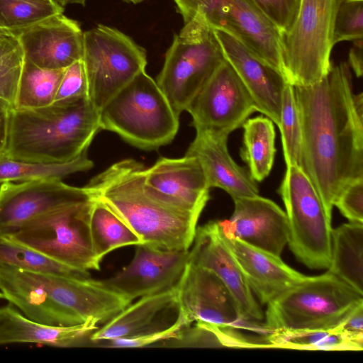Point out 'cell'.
I'll use <instances>...</instances> for the list:
<instances>
[{"label":"cell","mask_w":363,"mask_h":363,"mask_svg":"<svg viewBox=\"0 0 363 363\" xmlns=\"http://www.w3.org/2000/svg\"><path fill=\"white\" fill-rule=\"evenodd\" d=\"M301 125L298 167L332 218L334 202L363 178V94L353 91L347 62L332 65L320 81L294 86Z\"/></svg>","instance_id":"cell-1"},{"label":"cell","mask_w":363,"mask_h":363,"mask_svg":"<svg viewBox=\"0 0 363 363\" xmlns=\"http://www.w3.org/2000/svg\"><path fill=\"white\" fill-rule=\"evenodd\" d=\"M0 298H1V296H0Z\"/></svg>","instance_id":"cell-47"},{"label":"cell","mask_w":363,"mask_h":363,"mask_svg":"<svg viewBox=\"0 0 363 363\" xmlns=\"http://www.w3.org/2000/svg\"><path fill=\"white\" fill-rule=\"evenodd\" d=\"M333 331L363 345V303L355 307Z\"/></svg>","instance_id":"cell-41"},{"label":"cell","mask_w":363,"mask_h":363,"mask_svg":"<svg viewBox=\"0 0 363 363\" xmlns=\"http://www.w3.org/2000/svg\"><path fill=\"white\" fill-rule=\"evenodd\" d=\"M9 111L0 107V156L4 155L9 131Z\"/></svg>","instance_id":"cell-43"},{"label":"cell","mask_w":363,"mask_h":363,"mask_svg":"<svg viewBox=\"0 0 363 363\" xmlns=\"http://www.w3.org/2000/svg\"><path fill=\"white\" fill-rule=\"evenodd\" d=\"M93 250L101 262L113 250L142 244L139 237L107 205L93 197L89 218Z\"/></svg>","instance_id":"cell-28"},{"label":"cell","mask_w":363,"mask_h":363,"mask_svg":"<svg viewBox=\"0 0 363 363\" xmlns=\"http://www.w3.org/2000/svg\"><path fill=\"white\" fill-rule=\"evenodd\" d=\"M279 194L286 208L291 252L308 268L327 269L331 256V218L299 167L286 166Z\"/></svg>","instance_id":"cell-8"},{"label":"cell","mask_w":363,"mask_h":363,"mask_svg":"<svg viewBox=\"0 0 363 363\" xmlns=\"http://www.w3.org/2000/svg\"><path fill=\"white\" fill-rule=\"evenodd\" d=\"M189 325L182 315L179 320L170 328L165 330L153 333L151 334L120 337L108 340H102L94 342L96 345L104 347L114 348H135L143 347L153 345L157 342L167 341L177 337L178 333L184 327Z\"/></svg>","instance_id":"cell-38"},{"label":"cell","mask_w":363,"mask_h":363,"mask_svg":"<svg viewBox=\"0 0 363 363\" xmlns=\"http://www.w3.org/2000/svg\"><path fill=\"white\" fill-rule=\"evenodd\" d=\"M284 157L286 166L299 165L301 148V125L294 86L286 83L282 95L280 123Z\"/></svg>","instance_id":"cell-35"},{"label":"cell","mask_w":363,"mask_h":363,"mask_svg":"<svg viewBox=\"0 0 363 363\" xmlns=\"http://www.w3.org/2000/svg\"><path fill=\"white\" fill-rule=\"evenodd\" d=\"M342 0H301L293 24L280 32L284 76L293 86L320 81L330 70L335 21Z\"/></svg>","instance_id":"cell-7"},{"label":"cell","mask_w":363,"mask_h":363,"mask_svg":"<svg viewBox=\"0 0 363 363\" xmlns=\"http://www.w3.org/2000/svg\"><path fill=\"white\" fill-rule=\"evenodd\" d=\"M91 199L74 204L26 224L6 237L84 272L99 270L93 250L89 218Z\"/></svg>","instance_id":"cell-9"},{"label":"cell","mask_w":363,"mask_h":363,"mask_svg":"<svg viewBox=\"0 0 363 363\" xmlns=\"http://www.w3.org/2000/svg\"><path fill=\"white\" fill-rule=\"evenodd\" d=\"M228 136L196 133L185 155L196 157L210 188L218 187L232 199L259 195L249 171L239 166L229 154Z\"/></svg>","instance_id":"cell-23"},{"label":"cell","mask_w":363,"mask_h":363,"mask_svg":"<svg viewBox=\"0 0 363 363\" xmlns=\"http://www.w3.org/2000/svg\"><path fill=\"white\" fill-rule=\"evenodd\" d=\"M181 315L176 286L163 292L143 296L133 304H129L93 332L89 340L96 342L165 330Z\"/></svg>","instance_id":"cell-21"},{"label":"cell","mask_w":363,"mask_h":363,"mask_svg":"<svg viewBox=\"0 0 363 363\" xmlns=\"http://www.w3.org/2000/svg\"><path fill=\"white\" fill-rule=\"evenodd\" d=\"M0 296L38 323L53 326L79 325L53 301L33 273L0 266Z\"/></svg>","instance_id":"cell-24"},{"label":"cell","mask_w":363,"mask_h":363,"mask_svg":"<svg viewBox=\"0 0 363 363\" xmlns=\"http://www.w3.org/2000/svg\"><path fill=\"white\" fill-rule=\"evenodd\" d=\"M24 57L48 69H65L82 60L84 32L63 13L48 17L16 35Z\"/></svg>","instance_id":"cell-16"},{"label":"cell","mask_w":363,"mask_h":363,"mask_svg":"<svg viewBox=\"0 0 363 363\" xmlns=\"http://www.w3.org/2000/svg\"><path fill=\"white\" fill-rule=\"evenodd\" d=\"M59 6L65 7L69 4H80L84 6L87 0H52Z\"/></svg>","instance_id":"cell-44"},{"label":"cell","mask_w":363,"mask_h":363,"mask_svg":"<svg viewBox=\"0 0 363 363\" xmlns=\"http://www.w3.org/2000/svg\"><path fill=\"white\" fill-rule=\"evenodd\" d=\"M242 126L241 157L247 164L253 179L262 182L269 174L274 164L276 152L274 123L267 116H257L247 119Z\"/></svg>","instance_id":"cell-27"},{"label":"cell","mask_w":363,"mask_h":363,"mask_svg":"<svg viewBox=\"0 0 363 363\" xmlns=\"http://www.w3.org/2000/svg\"><path fill=\"white\" fill-rule=\"evenodd\" d=\"M179 116L145 70L99 111L101 130L114 132L144 150L156 149L172 142L179 129Z\"/></svg>","instance_id":"cell-5"},{"label":"cell","mask_w":363,"mask_h":363,"mask_svg":"<svg viewBox=\"0 0 363 363\" xmlns=\"http://www.w3.org/2000/svg\"><path fill=\"white\" fill-rule=\"evenodd\" d=\"M271 348L362 351L363 345L333 330H274L266 335Z\"/></svg>","instance_id":"cell-32"},{"label":"cell","mask_w":363,"mask_h":363,"mask_svg":"<svg viewBox=\"0 0 363 363\" xmlns=\"http://www.w3.org/2000/svg\"><path fill=\"white\" fill-rule=\"evenodd\" d=\"M64 71L39 67L24 57L15 108H37L52 104Z\"/></svg>","instance_id":"cell-30"},{"label":"cell","mask_w":363,"mask_h":363,"mask_svg":"<svg viewBox=\"0 0 363 363\" xmlns=\"http://www.w3.org/2000/svg\"><path fill=\"white\" fill-rule=\"evenodd\" d=\"M88 97V84L82 60L65 69L55 101L59 103Z\"/></svg>","instance_id":"cell-37"},{"label":"cell","mask_w":363,"mask_h":363,"mask_svg":"<svg viewBox=\"0 0 363 363\" xmlns=\"http://www.w3.org/2000/svg\"><path fill=\"white\" fill-rule=\"evenodd\" d=\"M127 2H130V3H133V4H138V3H140V2H143L145 0H124Z\"/></svg>","instance_id":"cell-45"},{"label":"cell","mask_w":363,"mask_h":363,"mask_svg":"<svg viewBox=\"0 0 363 363\" xmlns=\"http://www.w3.org/2000/svg\"><path fill=\"white\" fill-rule=\"evenodd\" d=\"M90 320L72 326H53L34 321L11 303L0 307V345L35 343L57 347L80 346L99 327Z\"/></svg>","instance_id":"cell-25"},{"label":"cell","mask_w":363,"mask_h":363,"mask_svg":"<svg viewBox=\"0 0 363 363\" xmlns=\"http://www.w3.org/2000/svg\"><path fill=\"white\" fill-rule=\"evenodd\" d=\"M143 164L126 159L114 163L85 186L139 237L142 244L168 250H189L199 214L160 196L144 182Z\"/></svg>","instance_id":"cell-2"},{"label":"cell","mask_w":363,"mask_h":363,"mask_svg":"<svg viewBox=\"0 0 363 363\" xmlns=\"http://www.w3.org/2000/svg\"><path fill=\"white\" fill-rule=\"evenodd\" d=\"M347 64L357 77H361L362 76V39L352 41V46L349 51Z\"/></svg>","instance_id":"cell-42"},{"label":"cell","mask_w":363,"mask_h":363,"mask_svg":"<svg viewBox=\"0 0 363 363\" xmlns=\"http://www.w3.org/2000/svg\"><path fill=\"white\" fill-rule=\"evenodd\" d=\"M0 34H6V35H12L9 31L4 30V28L0 27Z\"/></svg>","instance_id":"cell-46"},{"label":"cell","mask_w":363,"mask_h":363,"mask_svg":"<svg viewBox=\"0 0 363 363\" xmlns=\"http://www.w3.org/2000/svg\"><path fill=\"white\" fill-rule=\"evenodd\" d=\"M64 8L52 0H0V27L16 36Z\"/></svg>","instance_id":"cell-33"},{"label":"cell","mask_w":363,"mask_h":363,"mask_svg":"<svg viewBox=\"0 0 363 363\" xmlns=\"http://www.w3.org/2000/svg\"><path fill=\"white\" fill-rule=\"evenodd\" d=\"M145 184L160 196L201 215L210 199V187L199 160L185 155L177 159L160 158L145 169Z\"/></svg>","instance_id":"cell-20"},{"label":"cell","mask_w":363,"mask_h":363,"mask_svg":"<svg viewBox=\"0 0 363 363\" xmlns=\"http://www.w3.org/2000/svg\"><path fill=\"white\" fill-rule=\"evenodd\" d=\"M363 0H342L335 17V43L362 39Z\"/></svg>","instance_id":"cell-36"},{"label":"cell","mask_w":363,"mask_h":363,"mask_svg":"<svg viewBox=\"0 0 363 363\" xmlns=\"http://www.w3.org/2000/svg\"><path fill=\"white\" fill-rule=\"evenodd\" d=\"M234 211L225 227L244 242L280 257L288 244L286 214L273 201L260 196L233 199Z\"/></svg>","instance_id":"cell-19"},{"label":"cell","mask_w":363,"mask_h":363,"mask_svg":"<svg viewBox=\"0 0 363 363\" xmlns=\"http://www.w3.org/2000/svg\"><path fill=\"white\" fill-rule=\"evenodd\" d=\"M93 162L87 150L75 159L63 163H43L0 156V185L6 182H25L45 179H62L74 173L90 169Z\"/></svg>","instance_id":"cell-29"},{"label":"cell","mask_w":363,"mask_h":363,"mask_svg":"<svg viewBox=\"0 0 363 363\" xmlns=\"http://www.w3.org/2000/svg\"><path fill=\"white\" fill-rule=\"evenodd\" d=\"M92 196L84 187L68 185L60 179L0 185V237L59 209L87 201Z\"/></svg>","instance_id":"cell-14"},{"label":"cell","mask_w":363,"mask_h":363,"mask_svg":"<svg viewBox=\"0 0 363 363\" xmlns=\"http://www.w3.org/2000/svg\"><path fill=\"white\" fill-rule=\"evenodd\" d=\"M349 222L363 223V178L346 186L334 202Z\"/></svg>","instance_id":"cell-40"},{"label":"cell","mask_w":363,"mask_h":363,"mask_svg":"<svg viewBox=\"0 0 363 363\" xmlns=\"http://www.w3.org/2000/svg\"><path fill=\"white\" fill-rule=\"evenodd\" d=\"M196 133L228 136L242 125L255 104L225 60L187 107Z\"/></svg>","instance_id":"cell-13"},{"label":"cell","mask_w":363,"mask_h":363,"mask_svg":"<svg viewBox=\"0 0 363 363\" xmlns=\"http://www.w3.org/2000/svg\"><path fill=\"white\" fill-rule=\"evenodd\" d=\"M101 130L99 111L89 97L9 111L5 156L43 163L69 162L86 151Z\"/></svg>","instance_id":"cell-3"},{"label":"cell","mask_w":363,"mask_h":363,"mask_svg":"<svg viewBox=\"0 0 363 363\" xmlns=\"http://www.w3.org/2000/svg\"><path fill=\"white\" fill-rule=\"evenodd\" d=\"M224 60L214 29L201 15L174 35L156 82L178 116Z\"/></svg>","instance_id":"cell-6"},{"label":"cell","mask_w":363,"mask_h":363,"mask_svg":"<svg viewBox=\"0 0 363 363\" xmlns=\"http://www.w3.org/2000/svg\"><path fill=\"white\" fill-rule=\"evenodd\" d=\"M191 246L189 262L218 276L233 294L245 317L260 323L264 314L222 237L218 220L197 227Z\"/></svg>","instance_id":"cell-17"},{"label":"cell","mask_w":363,"mask_h":363,"mask_svg":"<svg viewBox=\"0 0 363 363\" xmlns=\"http://www.w3.org/2000/svg\"><path fill=\"white\" fill-rule=\"evenodd\" d=\"M24 54L16 36L0 34V107L15 108Z\"/></svg>","instance_id":"cell-34"},{"label":"cell","mask_w":363,"mask_h":363,"mask_svg":"<svg viewBox=\"0 0 363 363\" xmlns=\"http://www.w3.org/2000/svg\"><path fill=\"white\" fill-rule=\"evenodd\" d=\"M181 313L186 322L268 334L264 323L247 320L223 281L211 270L188 261L177 285Z\"/></svg>","instance_id":"cell-12"},{"label":"cell","mask_w":363,"mask_h":363,"mask_svg":"<svg viewBox=\"0 0 363 363\" xmlns=\"http://www.w3.org/2000/svg\"><path fill=\"white\" fill-rule=\"evenodd\" d=\"M279 32L287 30L298 13L301 0H254Z\"/></svg>","instance_id":"cell-39"},{"label":"cell","mask_w":363,"mask_h":363,"mask_svg":"<svg viewBox=\"0 0 363 363\" xmlns=\"http://www.w3.org/2000/svg\"><path fill=\"white\" fill-rule=\"evenodd\" d=\"M223 240L233 252L252 292L267 304L307 276L285 264L280 257L251 246L234 236L218 220Z\"/></svg>","instance_id":"cell-22"},{"label":"cell","mask_w":363,"mask_h":363,"mask_svg":"<svg viewBox=\"0 0 363 363\" xmlns=\"http://www.w3.org/2000/svg\"><path fill=\"white\" fill-rule=\"evenodd\" d=\"M363 303V295L329 272L307 276L267 306L264 325L274 330H333Z\"/></svg>","instance_id":"cell-4"},{"label":"cell","mask_w":363,"mask_h":363,"mask_svg":"<svg viewBox=\"0 0 363 363\" xmlns=\"http://www.w3.org/2000/svg\"><path fill=\"white\" fill-rule=\"evenodd\" d=\"M82 61L88 97L99 111L136 75L145 70V50L120 30L105 26L84 32Z\"/></svg>","instance_id":"cell-10"},{"label":"cell","mask_w":363,"mask_h":363,"mask_svg":"<svg viewBox=\"0 0 363 363\" xmlns=\"http://www.w3.org/2000/svg\"><path fill=\"white\" fill-rule=\"evenodd\" d=\"M225 60L231 65L250 93L256 106L277 126L280 123L282 95L288 82L277 69L254 56L234 36L214 29Z\"/></svg>","instance_id":"cell-18"},{"label":"cell","mask_w":363,"mask_h":363,"mask_svg":"<svg viewBox=\"0 0 363 363\" xmlns=\"http://www.w3.org/2000/svg\"><path fill=\"white\" fill-rule=\"evenodd\" d=\"M174 1L184 24L196 14L201 15L213 29L222 30L232 35L254 56L284 76L280 32L254 0Z\"/></svg>","instance_id":"cell-11"},{"label":"cell","mask_w":363,"mask_h":363,"mask_svg":"<svg viewBox=\"0 0 363 363\" xmlns=\"http://www.w3.org/2000/svg\"><path fill=\"white\" fill-rule=\"evenodd\" d=\"M0 266L37 274L91 277L89 272L73 269L6 237H0Z\"/></svg>","instance_id":"cell-31"},{"label":"cell","mask_w":363,"mask_h":363,"mask_svg":"<svg viewBox=\"0 0 363 363\" xmlns=\"http://www.w3.org/2000/svg\"><path fill=\"white\" fill-rule=\"evenodd\" d=\"M189 250H161L136 245L130 262L112 277L98 280L129 302L163 292L179 283L189 261Z\"/></svg>","instance_id":"cell-15"},{"label":"cell","mask_w":363,"mask_h":363,"mask_svg":"<svg viewBox=\"0 0 363 363\" xmlns=\"http://www.w3.org/2000/svg\"><path fill=\"white\" fill-rule=\"evenodd\" d=\"M327 269L363 295V223L349 222L332 230Z\"/></svg>","instance_id":"cell-26"}]
</instances>
